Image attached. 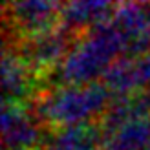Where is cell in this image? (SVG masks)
<instances>
[{"label": "cell", "mask_w": 150, "mask_h": 150, "mask_svg": "<svg viewBox=\"0 0 150 150\" xmlns=\"http://www.w3.org/2000/svg\"><path fill=\"white\" fill-rule=\"evenodd\" d=\"M61 150H92L93 148V136L86 134L84 130H77L75 134H68L61 139Z\"/></svg>", "instance_id": "obj_1"}]
</instances>
